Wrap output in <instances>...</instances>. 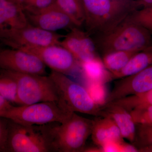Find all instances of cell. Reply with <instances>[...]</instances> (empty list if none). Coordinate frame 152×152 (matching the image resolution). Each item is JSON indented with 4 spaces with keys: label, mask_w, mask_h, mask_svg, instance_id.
Instances as JSON below:
<instances>
[{
    "label": "cell",
    "mask_w": 152,
    "mask_h": 152,
    "mask_svg": "<svg viewBox=\"0 0 152 152\" xmlns=\"http://www.w3.org/2000/svg\"><path fill=\"white\" fill-rule=\"evenodd\" d=\"M29 24L22 7L0 0V42L4 44L15 32Z\"/></svg>",
    "instance_id": "14"
},
{
    "label": "cell",
    "mask_w": 152,
    "mask_h": 152,
    "mask_svg": "<svg viewBox=\"0 0 152 152\" xmlns=\"http://www.w3.org/2000/svg\"><path fill=\"white\" fill-rule=\"evenodd\" d=\"M86 31L91 36L108 32L142 8L137 0H81Z\"/></svg>",
    "instance_id": "1"
},
{
    "label": "cell",
    "mask_w": 152,
    "mask_h": 152,
    "mask_svg": "<svg viewBox=\"0 0 152 152\" xmlns=\"http://www.w3.org/2000/svg\"><path fill=\"white\" fill-rule=\"evenodd\" d=\"M37 56L52 71L67 75L80 66L75 56L59 45L19 49Z\"/></svg>",
    "instance_id": "8"
},
{
    "label": "cell",
    "mask_w": 152,
    "mask_h": 152,
    "mask_svg": "<svg viewBox=\"0 0 152 152\" xmlns=\"http://www.w3.org/2000/svg\"><path fill=\"white\" fill-rule=\"evenodd\" d=\"M12 106V105L11 103L0 96V117Z\"/></svg>",
    "instance_id": "28"
},
{
    "label": "cell",
    "mask_w": 152,
    "mask_h": 152,
    "mask_svg": "<svg viewBox=\"0 0 152 152\" xmlns=\"http://www.w3.org/2000/svg\"><path fill=\"white\" fill-rule=\"evenodd\" d=\"M106 97L104 104L152 90V64L132 75L119 79Z\"/></svg>",
    "instance_id": "11"
},
{
    "label": "cell",
    "mask_w": 152,
    "mask_h": 152,
    "mask_svg": "<svg viewBox=\"0 0 152 152\" xmlns=\"http://www.w3.org/2000/svg\"><path fill=\"white\" fill-rule=\"evenodd\" d=\"M47 124L52 152H81L91 134L94 120L73 113L64 122Z\"/></svg>",
    "instance_id": "3"
},
{
    "label": "cell",
    "mask_w": 152,
    "mask_h": 152,
    "mask_svg": "<svg viewBox=\"0 0 152 152\" xmlns=\"http://www.w3.org/2000/svg\"><path fill=\"white\" fill-rule=\"evenodd\" d=\"M134 145L139 149L152 146V126L136 124Z\"/></svg>",
    "instance_id": "24"
},
{
    "label": "cell",
    "mask_w": 152,
    "mask_h": 152,
    "mask_svg": "<svg viewBox=\"0 0 152 152\" xmlns=\"http://www.w3.org/2000/svg\"><path fill=\"white\" fill-rule=\"evenodd\" d=\"M56 4L70 17L76 26H84L85 15L81 0H56Z\"/></svg>",
    "instance_id": "20"
},
{
    "label": "cell",
    "mask_w": 152,
    "mask_h": 152,
    "mask_svg": "<svg viewBox=\"0 0 152 152\" xmlns=\"http://www.w3.org/2000/svg\"><path fill=\"white\" fill-rule=\"evenodd\" d=\"M7 1L11 3H13L17 5L20 6L23 9L25 0H7Z\"/></svg>",
    "instance_id": "30"
},
{
    "label": "cell",
    "mask_w": 152,
    "mask_h": 152,
    "mask_svg": "<svg viewBox=\"0 0 152 152\" xmlns=\"http://www.w3.org/2000/svg\"><path fill=\"white\" fill-rule=\"evenodd\" d=\"M99 53L115 51H141L152 44V33L126 18L111 31L92 36Z\"/></svg>",
    "instance_id": "2"
},
{
    "label": "cell",
    "mask_w": 152,
    "mask_h": 152,
    "mask_svg": "<svg viewBox=\"0 0 152 152\" xmlns=\"http://www.w3.org/2000/svg\"><path fill=\"white\" fill-rule=\"evenodd\" d=\"M73 113L61 102H45L12 105L1 117L23 125H43L64 122Z\"/></svg>",
    "instance_id": "5"
},
{
    "label": "cell",
    "mask_w": 152,
    "mask_h": 152,
    "mask_svg": "<svg viewBox=\"0 0 152 152\" xmlns=\"http://www.w3.org/2000/svg\"><path fill=\"white\" fill-rule=\"evenodd\" d=\"M46 67L37 56L21 49L0 50V68L4 70L45 75Z\"/></svg>",
    "instance_id": "9"
},
{
    "label": "cell",
    "mask_w": 152,
    "mask_h": 152,
    "mask_svg": "<svg viewBox=\"0 0 152 152\" xmlns=\"http://www.w3.org/2000/svg\"><path fill=\"white\" fill-rule=\"evenodd\" d=\"M25 13L30 24L48 31L56 32L61 30L70 31L77 27L70 17L56 4L38 12Z\"/></svg>",
    "instance_id": "13"
},
{
    "label": "cell",
    "mask_w": 152,
    "mask_h": 152,
    "mask_svg": "<svg viewBox=\"0 0 152 152\" xmlns=\"http://www.w3.org/2000/svg\"><path fill=\"white\" fill-rule=\"evenodd\" d=\"M59 95L60 101L72 112H79L98 117H103L102 106L92 97L82 85L64 74L52 71L50 74Z\"/></svg>",
    "instance_id": "7"
},
{
    "label": "cell",
    "mask_w": 152,
    "mask_h": 152,
    "mask_svg": "<svg viewBox=\"0 0 152 152\" xmlns=\"http://www.w3.org/2000/svg\"><path fill=\"white\" fill-rule=\"evenodd\" d=\"M2 73L15 80L18 88L17 104L60 102L58 90L51 77L3 70Z\"/></svg>",
    "instance_id": "6"
},
{
    "label": "cell",
    "mask_w": 152,
    "mask_h": 152,
    "mask_svg": "<svg viewBox=\"0 0 152 152\" xmlns=\"http://www.w3.org/2000/svg\"><path fill=\"white\" fill-rule=\"evenodd\" d=\"M139 52L136 50L115 51L104 54L101 58L106 69L110 72L113 73L123 69L132 57Z\"/></svg>",
    "instance_id": "19"
},
{
    "label": "cell",
    "mask_w": 152,
    "mask_h": 152,
    "mask_svg": "<svg viewBox=\"0 0 152 152\" xmlns=\"http://www.w3.org/2000/svg\"><path fill=\"white\" fill-rule=\"evenodd\" d=\"M50 152L47 124L23 125L8 119L7 137L0 152Z\"/></svg>",
    "instance_id": "4"
},
{
    "label": "cell",
    "mask_w": 152,
    "mask_h": 152,
    "mask_svg": "<svg viewBox=\"0 0 152 152\" xmlns=\"http://www.w3.org/2000/svg\"><path fill=\"white\" fill-rule=\"evenodd\" d=\"M83 73L91 83L104 85L110 82V72L106 69L102 58H96L80 64Z\"/></svg>",
    "instance_id": "18"
},
{
    "label": "cell",
    "mask_w": 152,
    "mask_h": 152,
    "mask_svg": "<svg viewBox=\"0 0 152 152\" xmlns=\"http://www.w3.org/2000/svg\"><path fill=\"white\" fill-rule=\"evenodd\" d=\"M127 18L145 28L152 34V6L135 11Z\"/></svg>",
    "instance_id": "25"
},
{
    "label": "cell",
    "mask_w": 152,
    "mask_h": 152,
    "mask_svg": "<svg viewBox=\"0 0 152 152\" xmlns=\"http://www.w3.org/2000/svg\"><path fill=\"white\" fill-rule=\"evenodd\" d=\"M129 112L136 124L152 126V104L140 105Z\"/></svg>",
    "instance_id": "23"
},
{
    "label": "cell",
    "mask_w": 152,
    "mask_h": 152,
    "mask_svg": "<svg viewBox=\"0 0 152 152\" xmlns=\"http://www.w3.org/2000/svg\"><path fill=\"white\" fill-rule=\"evenodd\" d=\"M34 0H25L24 5L23 9L29 7L32 4Z\"/></svg>",
    "instance_id": "31"
},
{
    "label": "cell",
    "mask_w": 152,
    "mask_h": 152,
    "mask_svg": "<svg viewBox=\"0 0 152 152\" xmlns=\"http://www.w3.org/2000/svg\"><path fill=\"white\" fill-rule=\"evenodd\" d=\"M64 37L30 24L15 32L4 44L15 49L45 47L59 45Z\"/></svg>",
    "instance_id": "10"
},
{
    "label": "cell",
    "mask_w": 152,
    "mask_h": 152,
    "mask_svg": "<svg viewBox=\"0 0 152 152\" xmlns=\"http://www.w3.org/2000/svg\"><path fill=\"white\" fill-rule=\"evenodd\" d=\"M93 142L101 147L109 142L124 141L118 127L110 117H101L94 120L91 134Z\"/></svg>",
    "instance_id": "16"
},
{
    "label": "cell",
    "mask_w": 152,
    "mask_h": 152,
    "mask_svg": "<svg viewBox=\"0 0 152 152\" xmlns=\"http://www.w3.org/2000/svg\"><path fill=\"white\" fill-rule=\"evenodd\" d=\"M0 96L12 104H17L18 88L15 80L1 73L0 75Z\"/></svg>",
    "instance_id": "22"
},
{
    "label": "cell",
    "mask_w": 152,
    "mask_h": 152,
    "mask_svg": "<svg viewBox=\"0 0 152 152\" xmlns=\"http://www.w3.org/2000/svg\"><path fill=\"white\" fill-rule=\"evenodd\" d=\"M152 64V44L134 55L123 69L115 72H110L111 80L132 75Z\"/></svg>",
    "instance_id": "17"
},
{
    "label": "cell",
    "mask_w": 152,
    "mask_h": 152,
    "mask_svg": "<svg viewBox=\"0 0 152 152\" xmlns=\"http://www.w3.org/2000/svg\"><path fill=\"white\" fill-rule=\"evenodd\" d=\"M142 5L143 8L149 7L152 6V0H137Z\"/></svg>",
    "instance_id": "29"
},
{
    "label": "cell",
    "mask_w": 152,
    "mask_h": 152,
    "mask_svg": "<svg viewBox=\"0 0 152 152\" xmlns=\"http://www.w3.org/2000/svg\"><path fill=\"white\" fill-rule=\"evenodd\" d=\"M60 45L67 49L80 64L101 57L92 37L81 28L75 27L70 30Z\"/></svg>",
    "instance_id": "12"
},
{
    "label": "cell",
    "mask_w": 152,
    "mask_h": 152,
    "mask_svg": "<svg viewBox=\"0 0 152 152\" xmlns=\"http://www.w3.org/2000/svg\"><path fill=\"white\" fill-rule=\"evenodd\" d=\"M102 106L103 117L111 118L118 127L124 138L134 143L135 137L136 124L130 113L126 109L113 102L104 104Z\"/></svg>",
    "instance_id": "15"
},
{
    "label": "cell",
    "mask_w": 152,
    "mask_h": 152,
    "mask_svg": "<svg viewBox=\"0 0 152 152\" xmlns=\"http://www.w3.org/2000/svg\"><path fill=\"white\" fill-rule=\"evenodd\" d=\"M8 119L0 117V151L2 148L7 137Z\"/></svg>",
    "instance_id": "27"
},
{
    "label": "cell",
    "mask_w": 152,
    "mask_h": 152,
    "mask_svg": "<svg viewBox=\"0 0 152 152\" xmlns=\"http://www.w3.org/2000/svg\"><path fill=\"white\" fill-rule=\"evenodd\" d=\"M56 4V0H34L29 7L24 9L25 12L34 13L50 7Z\"/></svg>",
    "instance_id": "26"
},
{
    "label": "cell",
    "mask_w": 152,
    "mask_h": 152,
    "mask_svg": "<svg viewBox=\"0 0 152 152\" xmlns=\"http://www.w3.org/2000/svg\"><path fill=\"white\" fill-rule=\"evenodd\" d=\"M129 112L137 106L141 104H152V90L140 94L132 95L112 102Z\"/></svg>",
    "instance_id": "21"
}]
</instances>
